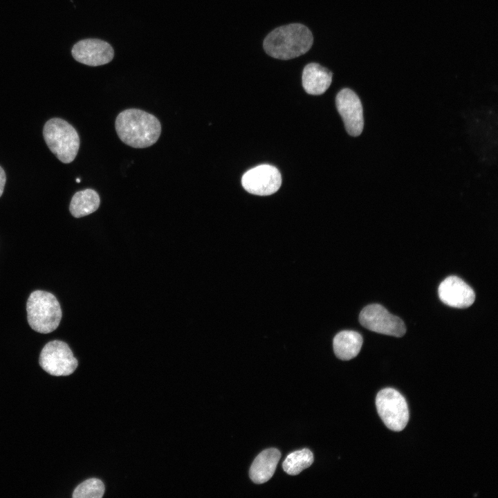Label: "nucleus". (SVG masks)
<instances>
[{
    "mask_svg": "<svg viewBox=\"0 0 498 498\" xmlns=\"http://www.w3.org/2000/svg\"><path fill=\"white\" fill-rule=\"evenodd\" d=\"M76 181H77V183H80V180L79 178H77V179H76Z\"/></svg>",
    "mask_w": 498,
    "mask_h": 498,
    "instance_id": "obj_19",
    "label": "nucleus"
},
{
    "mask_svg": "<svg viewBox=\"0 0 498 498\" xmlns=\"http://www.w3.org/2000/svg\"><path fill=\"white\" fill-rule=\"evenodd\" d=\"M440 299L446 305L459 308L470 306L475 299L473 289L456 276L445 278L438 289Z\"/></svg>",
    "mask_w": 498,
    "mask_h": 498,
    "instance_id": "obj_11",
    "label": "nucleus"
},
{
    "mask_svg": "<svg viewBox=\"0 0 498 498\" xmlns=\"http://www.w3.org/2000/svg\"><path fill=\"white\" fill-rule=\"evenodd\" d=\"M100 203L98 194L92 189L76 192L70 203L69 210L75 218L87 216L96 211Z\"/></svg>",
    "mask_w": 498,
    "mask_h": 498,
    "instance_id": "obj_15",
    "label": "nucleus"
},
{
    "mask_svg": "<svg viewBox=\"0 0 498 498\" xmlns=\"http://www.w3.org/2000/svg\"><path fill=\"white\" fill-rule=\"evenodd\" d=\"M39 363L46 372L55 376L71 375L78 365L69 346L61 340L50 341L44 347Z\"/></svg>",
    "mask_w": 498,
    "mask_h": 498,
    "instance_id": "obj_6",
    "label": "nucleus"
},
{
    "mask_svg": "<svg viewBox=\"0 0 498 498\" xmlns=\"http://www.w3.org/2000/svg\"><path fill=\"white\" fill-rule=\"evenodd\" d=\"M241 184L250 194L268 196L276 192L280 187L282 176L275 167L261 165L246 172L241 178Z\"/></svg>",
    "mask_w": 498,
    "mask_h": 498,
    "instance_id": "obj_8",
    "label": "nucleus"
},
{
    "mask_svg": "<svg viewBox=\"0 0 498 498\" xmlns=\"http://www.w3.org/2000/svg\"><path fill=\"white\" fill-rule=\"evenodd\" d=\"M377 412L385 426L391 430L400 432L409 421V409L405 398L396 389L385 388L376 398Z\"/></svg>",
    "mask_w": 498,
    "mask_h": 498,
    "instance_id": "obj_5",
    "label": "nucleus"
},
{
    "mask_svg": "<svg viewBox=\"0 0 498 498\" xmlns=\"http://www.w3.org/2000/svg\"><path fill=\"white\" fill-rule=\"evenodd\" d=\"M116 133L126 145L146 148L155 144L161 133V125L154 115L138 109L120 112L115 122Z\"/></svg>",
    "mask_w": 498,
    "mask_h": 498,
    "instance_id": "obj_2",
    "label": "nucleus"
},
{
    "mask_svg": "<svg viewBox=\"0 0 498 498\" xmlns=\"http://www.w3.org/2000/svg\"><path fill=\"white\" fill-rule=\"evenodd\" d=\"M71 53L76 61L91 66L108 64L114 56L112 46L99 39H85L77 42L73 46Z\"/></svg>",
    "mask_w": 498,
    "mask_h": 498,
    "instance_id": "obj_10",
    "label": "nucleus"
},
{
    "mask_svg": "<svg viewBox=\"0 0 498 498\" xmlns=\"http://www.w3.org/2000/svg\"><path fill=\"white\" fill-rule=\"evenodd\" d=\"M26 311L29 325L41 333L55 331L62 319L58 300L52 293L44 290H35L30 295Z\"/></svg>",
    "mask_w": 498,
    "mask_h": 498,
    "instance_id": "obj_3",
    "label": "nucleus"
},
{
    "mask_svg": "<svg viewBox=\"0 0 498 498\" xmlns=\"http://www.w3.org/2000/svg\"><path fill=\"white\" fill-rule=\"evenodd\" d=\"M104 492V485L96 478L89 479L79 484L73 493V498H100Z\"/></svg>",
    "mask_w": 498,
    "mask_h": 498,
    "instance_id": "obj_17",
    "label": "nucleus"
},
{
    "mask_svg": "<svg viewBox=\"0 0 498 498\" xmlns=\"http://www.w3.org/2000/svg\"><path fill=\"white\" fill-rule=\"evenodd\" d=\"M6 181V178L5 172L3 169V168L0 166V197L1 196V195L3 192Z\"/></svg>",
    "mask_w": 498,
    "mask_h": 498,
    "instance_id": "obj_18",
    "label": "nucleus"
},
{
    "mask_svg": "<svg viewBox=\"0 0 498 498\" xmlns=\"http://www.w3.org/2000/svg\"><path fill=\"white\" fill-rule=\"evenodd\" d=\"M359 320L364 327L378 333L402 337L406 331L403 321L378 304L365 306L360 313Z\"/></svg>",
    "mask_w": 498,
    "mask_h": 498,
    "instance_id": "obj_7",
    "label": "nucleus"
},
{
    "mask_svg": "<svg viewBox=\"0 0 498 498\" xmlns=\"http://www.w3.org/2000/svg\"><path fill=\"white\" fill-rule=\"evenodd\" d=\"M335 104L347 133L360 135L364 127L363 109L358 96L350 89H343L336 95Z\"/></svg>",
    "mask_w": 498,
    "mask_h": 498,
    "instance_id": "obj_9",
    "label": "nucleus"
},
{
    "mask_svg": "<svg viewBox=\"0 0 498 498\" xmlns=\"http://www.w3.org/2000/svg\"><path fill=\"white\" fill-rule=\"evenodd\" d=\"M362 342V337L359 333L354 331H342L336 334L333 338V351L339 359L349 360L359 353Z\"/></svg>",
    "mask_w": 498,
    "mask_h": 498,
    "instance_id": "obj_14",
    "label": "nucleus"
},
{
    "mask_svg": "<svg viewBox=\"0 0 498 498\" xmlns=\"http://www.w3.org/2000/svg\"><path fill=\"white\" fill-rule=\"evenodd\" d=\"M333 73L318 63L307 64L302 72V82L304 91L311 95H321L330 86Z\"/></svg>",
    "mask_w": 498,
    "mask_h": 498,
    "instance_id": "obj_12",
    "label": "nucleus"
},
{
    "mask_svg": "<svg viewBox=\"0 0 498 498\" xmlns=\"http://www.w3.org/2000/svg\"><path fill=\"white\" fill-rule=\"evenodd\" d=\"M280 452L276 448H268L259 454L253 461L249 471L251 480L257 484L268 481L274 474Z\"/></svg>",
    "mask_w": 498,
    "mask_h": 498,
    "instance_id": "obj_13",
    "label": "nucleus"
},
{
    "mask_svg": "<svg viewBox=\"0 0 498 498\" xmlns=\"http://www.w3.org/2000/svg\"><path fill=\"white\" fill-rule=\"evenodd\" d=\"M44 140L56 157L64 163H71L78 152L80 138L75 129L66 120L55 118L43 129Z\"/></svg>",
    "mask_w": 498,
    "mask_h": 498,
    "instance_id": "obj_4",
    "label": "nucleus"
},
{
    "mask_svg": "<svg viewBox=\"0 0 498 498\" xmlns=\"http://www.w3.org/2000/svg\"><path fill=\"white\" fill-rule=\"evenodd\" d=\"M313 44L310 29L300 23L279 26L270 32L263 41V48L270 57L288 60L306 53Z\"/></svg>",
    "mask_w": 498,
    "mask_h": 498,
    "instance_id": "obj_1",
    "label": "nucleus"
},
{
    "mask_svg": "<svg viewBox=\"0 0 498 498\" xmlns=\"http://www.w3.org/2000/svg\"><path fill=\"white\" fill-rule=\"evenodd\" d=\"M314 461L312 452L304 448L289 454L282 463L284 470L290 475H297L310 467Z\"/></svg>",
    "mask_w": 498,
    "mask_h": 498,
    "instance_id": "obj_16",
    "label": "nucleus"
}]
</instances>
